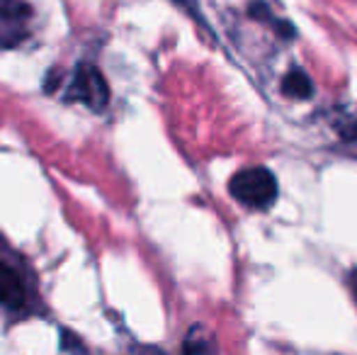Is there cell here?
<instances>
[{
  "instance_id": "1",
  "label": "cell",
  "mask_w": 357,
  "mask_h": 355,
  "mask_svg": "<svg viewBox=\"0 0 357 355\" xmlns=\"http://www.w3.org/2000/svg\"><path fill=\"white\" fill-rule=\"evenodd\" d=\"M0 309L10 317H29L39 312L37 282L22 256L0 239Z\"/></svg>"
},
{
  "instance_id": "2",
  "label": "cell",
  "mask_w": 357,
  "mask_h": 355,
  "mask_svg": "<svg viewBox=\"0 0 357 355\" xmlns=\"http://www.w3.org/2000/svg\"><path fill=\"white\" fill-rule=\"evenodd\" d=\"M229 190L245 207L265 209L278 197V178L268 168H245L231 178Z\"/></svg>"
},
{
  "instance_id": "3",
  "label": "cell",
  "mask_w": 357,
  "mask_h": 355,
  "mask_svg": "<svg viewBox=\"0 0 357 355\" xmlns=\"http://www.w3.org/2000/svg\"><path fill=\"white\" fill-rule=\"evenodd\" d=\"M68 103H80L93 112H102L109 103V86L102 71L93 63H78L66 88Z\"/></svg>"
},
{
  "instance_id": "4",
  "label": "cell",
  "mask_w": 357,
  "mask_h": 355,
  "mask_svg": "<svg viewBox=\"0 0 357 355\" xmlns=\"http://www.w3.org/2000/svg\"><path fill=\"white\" fill-rule=\"evenodd\" d=\"M34 10L29 0H0V49H15L29 37Z\"/></svg>"
},
{
  "instance_id": "5",
  "label": "cell",
  "mask_w": 357,
  "mask_h": 355,
  "mask_svg": "<svg viewBox=\"0 0 357 355\" xmlns=\"http://www.w3.org/2000/svg\"><path fill=\"white\" fill-rule=\"evenodd\" d=\"M282 93H287L289 98H296V100L311 98V95H314V83H311V78L306 76L304 71L291 68L282 81Z\"/></svg>"
},
{
  "instance_id": "6",
  "label": "cell",
  "mask_w": 357,
  "mask_h": 355,
  "mask_svg": "<svg viewBox=\"0 0 357 355\" xmlns=\"http://www.w3.org/2000/svg\"><path fill=\"white\" fill-rule=\"evenodd\" d=\"M183 355H216V351H214L212 338H209L199 326H195L183 343Z\"/></svg>"
},
{
  "instance_id": "7",
  "label": "cell",
  "mask_w": 357,
  "mask_h": 355,
  "mask_svg": "<svg viewBox=\"0 0 357 355\" xmlns=\"http://www.w3.org/2000/svg\"><path fill=\"white\" fill-rule=\"evenodd\" d=\"M61 348H63V353H71V355H88V353H85V348H83V343H80V338L73 336L71 331H63Z\"/></svg>"
},
{
  "instance_id": "8",
  "label": "cell",
  "mask_w": 357,
  "mask_h": 355,
  "mask_svg": "<svg viewBox=\"0 0 357 355\" xmlns=\"http://www.w3.org/2000/svg\"><path fill=\"white\" fill-rule=\"evenodd\" d=\"M175 5H180L185 13H190L195 20H199V22H202V13H199V3H197V0H175Z\"/></svg>"
},
{
  "instance_id": "9",
  "label": "cell",
  "mask_w": 357,
  "mask_h": 355,
  "mask_svg": "<svg viewBox=\"0 0 357 355\" xmlns=\"http://www.w3.org/2000/svg\"><path fill=\"white\" fill-rule=\"evenodd\" d=\"M137 355H165V353H160L158 348H139Z\"/></svg>"
},
{
  "instance_id": "10",
  "label": "cell",
  "mask_w": 357,
  "mask_h": 355,
  "mask_svg": "<svg viewBox=\"0 0 357 355\" xmlns=\"http://www.w3.org/2000/svg\"><path fill=\"white\" fill-rule=\"evenodd\" d=\"M350 287H353V297L357 299V270L353 273V278H350Z\"/></svg>"
}]
</instances>
